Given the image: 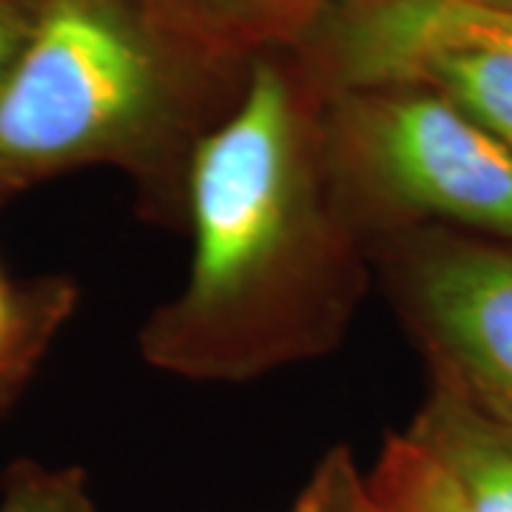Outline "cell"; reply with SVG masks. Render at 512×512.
Instances as JSON below:
<instances>
[{"label":"cell","instance_id":"4","mask_svg":"<svg viewBox=\"0 0 512 512\" xmlns=\"http://www.w3.org/2000/svg\"><path fill=\"white\" fill-rule=\"evenodd\" d=\"M382 254L439 382L512 430V242L390 234Z\"/></svg>","mask_w":512,"mask_h":512},{"label":"cell","instance_id":"5","mask_svg":"<svg viewBox=\"0 0 512 512\" xmlns=\"http://www.w3.org/2000/svg\"><path fill=\"white\" fill-rule=\"evenodd\" d=\"M453 49L512 55V0H336L293 55L328 94L399 83Z\"/></svg>","mask_w":512,"mask_h":512},{"label":"cell","instance_id":"7","mask_svg":"<svg viewBox=\"0 0 512 512\" xmlns=\"http://www.w3.org/2000/svg\"><path fill=\"white\" fill-rule=\"evenodd\" d=\"M436 458L464 512H512V430L439 382L407 430Z\"/></svg>","mask_w":512,"mask_h":512},{"label":"cell","instance_id":"6","mask_svg":"<svg viewBox=\"0 0 512 512\" xmlns=\"http://www.w3.org/2000/svg\"><path fill=\"white\" fill-rule=\"evenodd\" d=\"M157 26L211 66L296 52L336 0H143Z\"/></svg>","mask_w":512,"mask_h":512},{"label":"cell","instance_id":"12","mask_svg":"<svg viewBox=\"0 0 512 512\" xmlns=\"http://www.w3.org/2000/svg\"><path fill=\"white\" fill-rule=\"evenodd\" d=\"M52 339L55 336H35V339H29V342H23L15 350L0 356V413L15 402L20 387L32 379V373L40 365V359L46 356Z\"/></svg>","mask_w":512,"mask_h":512},{"label":"cell","instance_id":"11","mask_svg":"<svg viewBox=\"0 0 512 512\" xmlns=\"http://www.w3.org/2000/svg\"><path fill=\"white\" fill-rule=\"evenodd\" d=\"M40 0H0V94L12 74Z\"/></svg>","mask_w":512,"mask_h":512},{"label":"cell","instance_id":"13","mask_svg":"<svg viewBox=\"0 0 512 512\" xmlns=\"http://www.w3.org/2000/svg\"><path fill=\"white\" fill-rule=\"evenodd\" d=\"M293 512H311V510H308V507H305L302 501H296V507H293Z\"/></svg>","mask_w":512,"mask_h":512},{"label":"cell","instance_id":"10","mask_svg":"<svg viewBox=\"0 0 512 512\" xmlns=\"http://www.w3.org/2000/svg\"><path fill=\"white\" fill-rule=\"evenodd\" d=\"M77 305V288L66 279H40L15 291L0 274V356L35 336H57Z\"/></svg>","mask_w":512,"mask_h":512},{"label":"cell","instance_id":"2","mask_svg":"<svg viewBox=\"0 0 512 512\" xmlns=\"http://www.w3.org/2000/svg\"><path fill=\"white\" fill-rule=\"evenodd\" d=\"M231 69L163 32L143 0H40L0 94V205L69 171H128L148 208L185 211L208 97Z\"/></svg>","mask_w":512,"mask_h":512},{"label":"cell","instance_id":"3","mask_svg":"<svg viewBox=\"0 0 512 512\" xmlns=\"http://www.w3.org/2000/svg\"><path fill=\"white\" fill-rule=\"evenodd\" d=\"M322 131L367 242L424 220L512 242V151L436 89L390 83L328 92Z\"/></svg>","mask_w":512,"mask_h":512},{"label":"cell","instance_id":"1","mask_svg":"<svg viewBox=\"0 0 512 512\" xmlns=\"http://www.w3.org/2000/svg\"><path fill=\"white\" fill-rule=\"evenodd\" d=\"M322 97L293 52L259 55L197 140L185 174L191 265L140 330L151 367L245 382L345 339L370 242L330 168Z\"/></svg>","mask_w":512,"mask_h":512},{"label":"cell","instance_id":"9","mask_svg":"<svg viewBox=\"0 0 512 512\" xmlns=\"http://www.w3.org/2000/svg\"><path fill=\"white\" fill-rule=\"evenodd\" d=\"M0 512H100L83 467L18 461L0 484Z\"/></svg>","mask_w":512,"mask_h":512},{"label":"cell","instance_id":"8","mask_svg":"<svg viewBox=\"0 0 512 512\" xmlns=\"http://www.w3.org/2000/svg\"><path fill=\"white\" fill-rule=\"evenodd\" d=\"M399 83L430 86L512 151V55L453 49L419 60Z\"/></svg>","mask_w":512,"mask_h":512}]
</instances>
